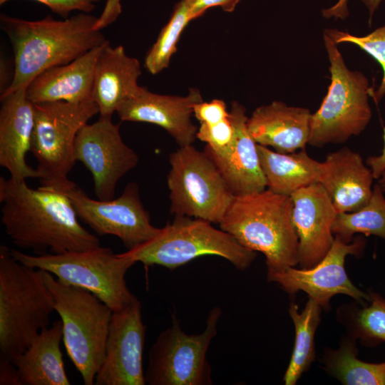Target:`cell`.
Here are the masks:
<instances>
[{"instance_id": "cell-25", "label": "cell", "mask_w": 385, "mask_h": 385, "mask_svg": "<svg viewBox=\"0 0 385 385\" xmlns=\"http://www.w3.org/2000/svg\"><path fill=\"white\" fill-rule=\"evenodd\" d=\"M257 148L267 188L271 191L290 196L300 188L319 183L322 163L310 157L305 149L281 153L259 144Z\"/></svg>"}, {"instance_id": "cell-40", "label": "cell", "mask_w": 385, "mask_h": 385, "mask_svg": "<svg viewBox=\"0 0 385 385\" xmlns=\"http://www.w3.org/2000/svg\"><path fill=\"white\" fill-rule=\"evenodd\" d=\"M367 8L369 14V23L375 11L379 7L383 0H360Z\"/></svg>"}, {"instance_id": "cell-11", "label": "cell", "mask_w": 385, "mask_h": 385, "mask_svg": "<svg viewBox=\"0 0 385 385\" xmlns=\"http://www.w3.org/2000/svg\"><path fill=\"white\" fill-rule=\"evenodd\" d=\"M222 309L213 307L200 334L185 333L175 314L172 325L161 332L150 348L145 371L148 385H210L212 369L206 355L217 334Z\"/></svg>"}, {"instance_id": "cell-30", "label": "cell", "mask_w": 385, "mask_h": 385, "mask_svg": "<svg viewBox=\"0 0 385 385\" xmlns=\"http://www.w3.org/2000/svg\"><path fill=\"white\" fill-rule=\"evenodd\" d=\"M193 19L190 11L183 1L180 0L176 4L169 21L145 56L144 67L149 73L155 75L169 66L183 31Z\"/></svg>"}, {"instance_id": "cell-2", "label": "cell", "mask_w": 385, "mask_h": 385, "mask_svg": "<svg viewBox=\"0 0 385 385\" xmlns=\"http://www.w3.org/2000/svg\"><path fill=\"white\" fill-rule=\"evenodd\" d=\"M97 20L83 12L63 20L48 15L36 21L2 14L1 28L12 45L14 67L12 81L0 98L28 87L43 71L68 63L107 42L95 29Z\"/></svg>"}, {"instance_id": "cell-21", "label": "cell", "mask_w": 385, "mask_h": 385, "mask_svg": "<svg viewBox=\"0 0 385 385\" xmlns=\"http://www.w3.org/2000/svg\"><path fill=\"white\" fill-rule=\"evenodd\" d=\"M104 44L68 63L43 71L28 86V98L34 104L54 101L79 103L93 101L95 66Z\"/></svg>"}, {"instance_id": "cell-15", "label": "cell", "mask_w": 385, "mask_h": 385, "mask_svg": "<svg viewBox=\"0 0 385 385\" xmlns=\"http://www.w3.org/2000/svg\"><path fill=\"white\" fill-rule=\"evenodd\" d=\"M147 327L139 300L113 312L105 356L95 385H145L143 354Z\"/></svg>"}, {"instance_id": "cell-12", "label": "cell", "mask_w": 385, "mask_h": 385, "mask_svg": "<svg viewBox=\"0 0 385 385\" xmlns=\"http://www.w3.org/2000/svg\"><path fill=\"white\" fill-rule=\"evenodd\" d=\"M66 194L78 218L99 235H113L128 250L155 237L161 230L150 222L135 182L127 184L117 198L95 200L76 184Z\"/></svg>"}, {"instance_id": "cell-31", "label": "cell", "mask_w": 385, "mask_h": 385, "mask_svg": "<svg viewBox=\"0 0 385 385\" xmlns=\"http://www.w3.org/2000/svg\"><path fill=\"white\" fill-rule=\"evenodd\" d=\"M327 31L337 43H351L358 46L371 56L381 66L383 78L378 89L371 96L379 103L385 96V24L364 36H356L337 29H327Z\"/></svg>"}, {"instance_id": "cell-34", "label": "cell", "mask_w": 385, "mask_h": 385, "mask_svg": "<svg viewBox=\"0 0 385 385\" xmlns=\"http://www.w3.org/2000/svg\"><path fill=\"white\" fill-rule=\"evenodd\" d=\"M9 0H0V4H4ZM46 5L53 13L67 19L69 14L73 11H79L89 14L96 7V4L100 0H35Z\"/></svg>"}, {"instance_id": "cell-42", "label": "cell", "mask_w": 385, "mask_h": 385, "mask_svg": "<svg viewBox=\"0 0 385 385\" xmlns=\"http://www.w3.org/2000/svg\"><path fill=\"white\" fill-rule=\"evenodd\" d=\"M385 300V299H384Z\"/></svg>"}, {"instance_id": "cell-35", "label": "cell", "mask_w": 385, "mask_h": 385, "mask_svg": "<svg viewBox=\"0 0 385 385\" xmlns=\"http://www.w3.org/2000/svg\"><path fill=\"white\" fill-rule=\"evenodd\" d=\"M188 7L194 19L202 16L211 7L220 6L227 12L235 10L240 0H181Z\"/></svg>"}, {"instance_id": "cell-29", "label": "cell", "mask_w": 385, "mask_h": 385, "mask_svg": "<svg viewBox=\"0 0 385 385\" xmlns=\"http://www.w3.org/2000/svg\"><path fill=\"white\" fill-rule=\"evenodd\" d=\"M332 232L345 243L351 242L356 233L385 240V196L379 183L373 186L371 198L362 208L337 214Z\"/></svg>"}, {"instance_id": "cell-38", "label": "cell", "mask_w": 385, "mask_h": 385, "mask_svg": "<svg viewBox=\"0 0 385 385\" xmlns=\"http://www.w3.org/2000/svg\"><path fill=\"white\" fill-rule=\"evenodd\" d=\"M384 146L378 155L369 156L366 160V165L372 171L374 179H379L385 171V128L384 129Z\"/></svg>"}, {"instance_id": "cell-26", "label": "cell", "mask_w": 385, "mask_h": 385, "mask_svg": "<svg viewBox=\"0 0 385 385\" xmlns=\"http://www.w3.org/2000/svg\"><path fill=\"white\" fill-rule=\"evenodd\" d=\"M356 339H342L337 349L325 348L321 361L324 370L345 385H384L385 362L368 363L357 358Z\"/></svg>"}, {"instance_id": "cell-8", "label": "cell", "mask_w": 385, "mask_h": 385, "mask_svg": "<svg viewBox=\"0 0 385 385\" xmlns=\"http://www.w3.org/2000/svg\"><path fill=\"white\" fill-rule=\"evenodd\" d=\"M324 42L331 83L319 108L312 115L308 144L316 148L343 143L359 135L372 116L369 98L373 91L368 78L361 72L346 67L338 44L327 31Z\"/></svg>"}, {"instance_id": "cell-13", "label": "cell", "mask_w": 385, "mask_h": 385, "mask_svg": "<svg viewBox=\"0 0 385 385\" xmlns=\"http://www.w3.org/2000/svg\"><path fill=\"white\" fill-rule=\"evenodd\" d=\"M76 161L91 172L93 189L99 200L114 197L118 181L138 163L137 153L123 140L120 124L111 116H99L78 133L74 144Z\"/></svg>"}, {"instance_id": "cell-28", "label": "cell", "mask_w": 385, "mask_h": 385, "mask_svg": "<svg viewBox=\"0 0 385 385\" xmlns=\"http://www.w3.org/2000/svg\"><path fill=\"white\" fill-rule=\"evenodd\" d=\"M371 304L359 308L353 304L339 307L338 320L346 327L348 335L364 345L376 346L385 342V300L370 292Z\"/></svg>"}, {"instance_id": "cell-5", "label": "cell", "mask_w": 385, "mask_h": 385, "mask_svg": "<svg viewBox=\"0 0 385 385\" xmlns=\"http://www.w3.org/2000/svg\"><path fill=\"white\" fill-rule=\"evenodd\" d=\"M41 273L63 324L68 356L83 384L93 385L104 359L113 312L89 291L63 284L48 272Z\"/></svg>"}, {"instance_id": "cell-3", "label": "cell", "mask_w": 385, "mask_h": 385, "mask_svg": "<svg viewBox=\"0 0 385 385\" xmlns=\"http://www.w3.org/2000/svg\"><path fill=\"white\" fill-rule=\"evenodd\" d=\"M290 196L269 189L235 196L220 229L245 247L264 254L267 274L299 265V238L292 222Z\"/></svg>"}, {"instance_id": "cell-33", "label": "cell", "mask_w": 385, "mask_h": 385, "mask_svg": "<svg viewBox=\"0 0 385 385\" xmlns=\"http://www.w3.org/2000/svg\"><path fill=\"white\" fill-rule=\"evenodd\" d=\"M193 115L200 123L214 124L229 118L225 103L220 99L200 102L193 108Z\"/></svg>"}, {"instance_id": "cell-19", "label": "cell", "mask_w": 385, "mask_h": 385, "mask_svg": "<svg viewBox=\"0 0 385 385\" xmlns=\"http://www.w3.org/2000/svg\"><path fill=\"white\" fill-rule=\"evenodd\" d=\"M374 179L361 155L344 147L327 155L322 162L319 183L337 213L352 212L369 201Z\"/></svg>"}, {"instance_id": "cell-22", "label": "cell", "mask_w": 385, "mask_h": 385, "mask_svg": "<svg viewBox=\"0 0 385 385\" xmlns=\"http://www.w3.org/2000/svg\"><path fill=\"white\" fill-rule=\"evenodd\" d=\"M141 75L137 58L128 56L123 46L108 41L97 59L93 76V101L101 116H111L138 91Z\"/></svg>"}, {"instance_id": "cell-23", "label": "cell", "mask_w": 385, "mask_h": 385, "mask_svg": "<svg viewBox=\"0 0 385 385\" xmlns=\"http://www.w3.org/2000/svg\"><path fill=\"white\" fill-rule=\"evenodd\" d=\"M230 119L235 131V143L230 154L224 158L207 155L212 160L235 196L261 192L267 183L261 168L257 143L251 136L245 108L232 103Z\"/></svg>"}, {"instance_id": "cell-4", "label": "cell", "mask_w": 385, "mask_h": 385, "mask_svg": "<svg viewBox=\"0 0 385 385\" xmlns=\"http://www.w3.org/2000/svg\"><path fill=\"white\" fill-rule=\"evenodd\" d=\"M54 299L41 270L13 257L0 246V359L23 353L40 332L50 326Z\"/></svg>"}, {"instance_id": "cell-17", "label": "cell", "mask_w": 385, "mask_h": 385, "mask_svg": "<svg viewBox=\"0 0 385 385\" xmlns=\"http://www.w3.org/2000/svg\"><path fill=\"white\" fill-rule=\"evenodd\" d=\"M290 197L292 222L299 238V265L309 269L332 247L335 238L332 227L338 213L320 183L300 188Z\"/></svg>"}, {"instance_id": "cell-20", "label": "cell", "mask_w": 385, "mask_h": 385, "mask_svg": "<svg viewBox=\"0 0 385 385\" xmlns=\"http://www.w3.org/2000/svg\"><path fill=\"white\" fill-rule=\"evenodd\" d=\"M312 115L307 108L275 101L257 108L247 125L257 144L272 147L278 153H291L308 144Z\"/></svg>"}, {"instance_id": "cell-6", "label": "cell", "mask_w": 385, "mask_h": 385, "mask_svg": "<svg viewBox=\"0 0 385 385\" xmlns=\"http://www.w3.org/2000/svg\"><path fill=\"white\" fill-rule=\"evenodd\" d=\"M123 254L145 266L160 265L170 270L195 258L221 257L240 270L248 268L257 257L255 251L211 222L188 216H175L153 239Z\"/></svg>"}, {"instance_id": "cell-16", "label": "cell", "mask_w": 385, "mask_h": 385, "mask_svg": "<svg viewBox=\"0 0 385 385\" xmlns=\"http://www.w3.org/2000/svg\"><path fill=\"white\" fill-rule=\"evenodd\" d=\"M203 101L197 88H190L186 96L160 95L140 86L116 113L122 121L144 122L165 130L179 147L192 145L197 126L192 122L194 106Z\"/></svg>"}, {"instance_id": "cell-24", "label": "cell", "mask_w": 385, "mask_h": 385, "mask_svg": "<svg viewBox=\"0 0 385 385\" xmlns=\"http://www.w3.org/2000/svg\"><path fill=\"white\" fill-rule=\"evenodd\" d=\"M63 324L60 319L42 329L28 348L11 362L19 385H69L63 360L61 342Z\"/></svg>"}, {"instance_id": "cell-36", "label": "cell", "mask_w": 385, "mask_h": 385, "mask_svg": "<svg viewBox=\"0 0 385 385\" xmlns=\"http://www.w3.org/2000/svg\"><path fill=\"white\" fill-rule=\"evenodd\" d=\"M122 11L120 0H106L103 10L95 25L96 30L101 31L117 20Z\"/></svg>"}, {"instance_id": "cell-41", "label": "cell", "mask_w": 385, "mask_h": 385, "mask_svg": "<svg viewBox=\"0 0 385 385\" xmlns=\"http://www.w3.org/2000/svg\"><path fill=\"white\" fill-rule=\"evenodd\" d=\"M378 183L380 185L381 189L385 193V171L381 174V177L379 178Z\"/></svg>"}, {"instance_id": "cell-1", "label": "cell", "mask_w": 385, "mask_h": 385, "mask_svg": "<svg viewBox=\"0 0 385 385\" xmlns=\"http://www.w3.org/2000/svg\"><path fill=\"white\" fill-rule=\"evenodd\" d=\"M1 223L12 242L36 255L83 251L101 246L80 222L63 192L30 188L26 180L0 178Z\"/></svg>"}, {"instance_id": "cell-9", "label": "cell", "mask_w": 385, "mask_h": 385, "mask_svg": "<svg viewBox=\"0 0 385 385\" xmlns=\"http://www.w3.org/2000/svg\"><path fill=\"white\" fill-rule=\"evenodd\" d=\"M99 110L93 102L65 101L34 104L31 152L37 161L41 187L66 192L75 183L68 175L75 163L74 144L79 130Z\"/></svg>"}, {"instance_id": "cell-10", "label": "cell", "mask_w": 385, "mask_h": 385, "mask_svg": "<svg viewBox=\"0 0 385 385\" xmlns=\"http://www.w3.org/2000/svg\"><path fill=\"white\" fill-rule=\"evenodd\" d=\"M170 212L220 224L235 195L205 151L192 145L169 155Z\"/></svg>"}, {"instance_id": "cell-18", "label": "cell", "mask_w": 385, "mask_h": 385, "mask_svg": "<svg viewBox=\"0 0 385 385\" xmlns=\"http://www.w3.org/2000/svg\"><path fill=\"white\" fill-rule=\"evenodd\" d=\"M26 89L0 98V165L16 180L39 178L37 170L26 162L35 123L34 104L28 98Z\"/></svg>"}, {"instance_id": "cell-27", "label": "cell", "mask_w": 385, "mask_h": 385, "mask_svg": "<svg viewBox=\"0 0 385 385\" xmlns=\"http://www.w3.org/2000/svg\"><path fill=\"white\" fill-rule=\"evenodd\" d=\"M322 307L309 297L304 308L299 312L298 306L292 302L289 314L295 330L294 349L289 363L284 375L285 385L297 384L307 371L316 357L314 336L321 320Z\"/></svg>"}, {"instance_id": "cell-39", "label": "cell", "mask_w": 385, "mask_h": 385, "mask_svg": "<svg viewBox=\"0 0 385 385\" xmlns=\"http://www.w3.org/2000/svg\"><path fill=\"white\" fill-rule=\"evenodd\" d=\"M348 0H339L330 8L322 11L323 16L326 18L335 17L345 19L348 16Z\"/></svg>"}, {"instance_id": "cell-7", "label": "cell", "mask_w": 385, "mask_h": 385, "mask_svg": "<svg viewBox=\"0 0 385 385\" xmlns=\"http://www.w3.org/2000/svg\"><path fill=\"white\" fill-rule=\"evenodd\" d=\"M19 262L52 274L59 282L89 291L113 312L120 310L138 299L128 289L125 274L135 263L123 253L108 247L31 255L10 249Z\"/></svg>"}, {"instance_id": "cell-14", "label": "cell", "mask_w": 385, "mask_h": 385, "mask_svg": "<svg viewBox=\"0 0 385 385\" xmlns=\"http://www.w3.org/2000/svg\"><path fill=\"white\" fill-rule=\"evenodd\" d=\"M365 245L366 240L361 236L356 237L349 243L335 236L327 254L314 267H289L282 272L267 274V280L277 283L289 295L304 292L325 310L329 309L330 299L338 294H346L364 306L365 301L371 300L369 293L354 286L346 272L344 262L349 255L360 256Z\"/></svg>"}, {"instance_id": "cell-32", "label": "cell", "mask_w": 385, "mask_h": 385, "mask_svg": "<svg viewBox=\"0 0 385 385\" xmlns=\"http://www.w3.org/2000/svg\"><path fill=\"white\" fill-rule=\"evenodd\" d=\"M196 138L207 143L204 151L209 155L224 158L233 150L235 131L229 118L214 124L200 123Z\"/></svg>"}, {"instance_id": "cell-37", "label": "cell", "mask_w": 385, "mask_h": 385, "mask_svg": "<svg viewBox=\"0 0 385 385\" xmlns=\"http://www.w3.org/2000/svg\"><path fill=\"white\" fill-rule=\"evenodd\" d=\"M0 384L19 385L16 368L11 361L0 359Z\"/></svg>"}]
</instances>
